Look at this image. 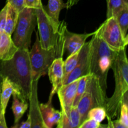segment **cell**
I'll return each mask as SVG.
<instances>
[{
  "label": "cell",
  "mask_w": 128,
  "mask_h": 128,
  "mask_svg": "<svg viewBox=\"0 0 128 128\" xmlns=\"http://www.w3.org/2000/svg\"><path fill=\"white\" fill-rule=\"evenodd\" d=\"M0 74L13 83L18 97L28 101L32 80L29 50L18 48L11 60L0 61Z\"/></svg>",
  "instance_id": "obj_1"
},
{
  "label": "cell",
  "mask_w": 128,
  "mask_h": 128,
  "mask_svg": "<svg viewBox=\"0 0 128 128\" xmlns=\"http://www.w3.org/2000/svg\"><path fill=\"white\" fill-rule=\"evenodd\" d=\"M38 30L41 46L44 49H56L64 56V32L67 24L64 21H56L50 16L46 6L35 9Z\"/></svg>",
  "instance_id": "obj_2"
},
{
  "label": "cell",
  "mask_w": 128,
  "mask_h": 128,
  "mask_svg": "<svg viewBox=\"0 0 128 128\" xmlns=\"http://www.w3.org/2000/svg\"><path fill=\"white\" fill-rule=\"evenodd\" d=\"M115 80V89L112 96L108 98L106 106L108 120L118 116L123 97L128 91V61L126 49L116 53L111 66Z\"/></svg>",
  "instance_id": "obj_3"
},
{
  "label": "cell",
  "mask_w": 128,
  "mask_h": 128,
  "mask_svg": "<svg viewBox=\"0 0 128 128\" xmlns=\"http://www.w3.org/2000/svg\"><path fill=\"white\" fill-rule=\"evenodd\" d=\"M91 40V73L97 78L101 88L106 93L108 74L117 52L109 48L96 30Z\"/></svg>",
  "instance_id": "obj_4"
},
{
  "label": "cell",
  "mask_w": 128,
  "mask_h": 128,
  "mask_svg": "<svg viewBox=\"0 0 128 128\" xmlns=\"http://www.w3.org/2000/svg\"><path fill=\"white\" fill-rule=\"evenodd\" d=\"M37 24L35 9L24 7L19 12L18 18L12 40L18 48L29 50L31 36Z\"/></svg>",
  "instance_id": "obj_5"
},
{
  "label": "cell",
  "mask_w": 128,
  "mask_h": 128,
  "mask_svg": "<svg viewBox=\"0 0 128 128\" xmlns=\"http://www.w3.org/2000/svg\"><path fill=\"white\" fill-rule=\"evenodd\" d=\"M107 100L106 93L101 88L98 80L92 74L86 91L76 106L80 112L81 124L88 118V113L92 108L102 107L106 109Z\"/></svg>",
  "instance_id": "obj_6"
},
{
  "label": "cell",
  "mask_w": 128,
  "mask_h": 128,
  "mask_svg": "<svg viewBox=\"0 0 128 128\" xmlns=\"http://www.w3.org/2000/svg\"><path fill=\"white\" fill-rule=\"evenodd\" d=\"M36 41L31 51H29L32 76L41 77L48 73L49 67L56 58L62 55L56 49H44L41 46L38 32L36 33Z\"/></svg>",
  "instance_id": "obj_7"
},
{
  "label": "cell",
  "mask_w": 128,
  "mask_h": 128,
  "mask_svg": "<svg viewBox=\"0 0 128 128\" xmlns=\"http://www.w3.org/2000/svg\"><path fill=\"white\" fill-rule=\"evenodd\" d=\"M98 34L109 46L116 52L126 49L128 39L124 36L114 16L108 18L96 30Z\"/></svg>",
  "instance_id": "obj_8"
},
{
  "label": "cell",
  "mask_w": 128,
  "mask_h": 128,
  "mask_svg": "<svg viewBox=\"0 0 128 128\" xmlns=\"http://www.w3.org/2000/svg\"><path fill=\"white\" fill-rule=\"evenodd\" d=\"M91 40H90L82 46L76 67L65 79L62 85L70 83L77 79L91 73Z\"/></svg>",
  "instance_id": "obj_9"
},
{
  "label": "cell",
  "mask_w": 128,
  "mask_h": 128,
  "mask_svg": "<svg viewBox=\"0 0 128 128\" xmlns=\"http://www.w3.org/2000/svg\"><path fill=\"white\" fill-rule=\"evenodd\" d=\"M40 78V76H32L31 92L28 100L30 108L28 117L31 120V128H47L41 116L38 96V86Z\"/></svg>",
  "instance_id": "obj_10"
},
{
  "label": "cell",
  "mask_w": 128,
  "mask_h": 128,
  "mask_svg": "<svg viewBox=\"0 0 128 128\" xmlns=\"http://www.w3.org/2000/svg\"><path fill=\"white\" fill-rule=\"evenodd\" d=\"M94 33L95 31L91 33H73L66 29L64 32L63 44L64 54V53H67L69 56L80 51L86 42V40L94 34Z\"/></svg>",
  "instance_id": "obj_11"
},
{
  "label": "cell",
  "mask_w": 128,
  "mask_h": 128,
  "mask_svg": "<svg viewBox=\"0 0 128 128\" xmlns=\"http://www.w3.org/2000/svg\"><path fill=\"white\" fill-rule=\"evenodd\" d=\"M63 58H56L53 60L48 70L47 74L52 85V90L50 94L51 96H54L63 84Z\"/></svg>",
  "instance_id": "obj_12"
},
{
  "label": "cell",
  "mask_w": 128,
  "mask_h": 128,
  "mask_svg": "<svg viewBox=\"0 0 128 128\" xmlns=\"http://www.w3.org/2000/svg\"><path fill=\"white\" fill-rule=\"evenodd\" d=\"M80 79H77L70 83L62 85L57 91L56 94L60 100L61 110H68L73 106Z\"/></svg>",
  "instance_id": "obj_13"
},
{
  "label": "cell",
  "mask_w": 128,
  "mask_h": 128,
  "mask_svg": "<svg viewBox=\"0 0 128 128\" xmlns=\"http://www.w3.org/2000/svg\"><path fill=\"white\" fill-rule=\"evenodd\" d=\"M61 118L57 123L58 128H76L81 124V118L76 106L61 110Z\"/></svg>",
  "instance_id": "obj_14"
},
{
  "label": "cell",
  "mask_w": 128,
  "mask_h": 128,
  "mask_svg": "<svg viewBox=\"0 0 128 128\" xmlns=\"http://www.w3.org/2000/svg\"><path fill=\"white\" fill-rule=\"evenodd\" d=\"M53 96L50 95L48 101L45 104H40L42 120L47 128H51L57 124L61 118V111L54 108L52 105Z\"/></svg>",
  "instance_id": "obj_15"
},
{
  "label": "cell",
  "mask_w": 128,
  "mask_h": 128,
  "mask_svg": "<svg viewBox=\"0 0 128 128\" xmlns=\"http://www.w3.org/2000/svg\"><path fill=\"white\" fill-rule=\"evenodd\" d=\"M18 50L11 36L4 31L0 32V61L11 60Z\"/></svg>",
  "instance_id": "obj_16"
},
{
  "label": "cell",
  "mask_w": 128,
  "mask_h": 128,
  "mask_svg": "<svg viewBox=\"0 0 128 128\" xmlns=\"http://www.w3.org/2000/svg\"><path fill=\"white\" fill-rule=\"evenodd\" d=\"M13 93L18 94L15 86L8 78L2 77L1 88V108L4 112H6L9 100Z\"/></svg>",
  "instance_id": "obj_17"
},
{
  "label": "cell",
  "mask_w": 128,
  "mask_h": 128,
  "mask_svg": "<svg viewBox=\"0 0 128 128\" xmlns=\"http://www.w3.org/2000/svg\"><path fill=\"white\" fill-rule=\"evenodd\" d=\"M12 95H13V100H12L11 110L14 117V125L12 126V128H15L19 124L20 120L23 116L24 114L27 111L28 104L26 100L21 99L17 96L16 94L13 93Z\"/></svg>",
  "instance_id": "obj_18"
},
{
  "label": "cell",
  "mask_w": 128,
  "mask_h": 128,
  "mask_svg": "<svg viewBox=\"0 0 128 128\" xmlns=\"http://www.w3.org/2000/svg\"><path fill=\"white\" fill-rule=\"evenodd\" d=\"M6 4H7V13H6V24H5L4 31L8 34L12 36V34L17 23L20 11H18L16 9L12 7L8 2Z\"/></svg>",
  "instance_id": "obj_19"
},
{
  "label": "cell",
  "mask_w": 128,
  "mask_h": 128,
  "mask_svg": "<svg viewBox=\"0 0 128 128\" xmlns=\"http://www.w3.org/2000/svg\"><path fill=\"white\" fill-rule=\"evenodd\" d=\"M66 8V3L62 0H48V3L46 6L48 13L56 21H60V14L61 10Z\"/></svg>",
  "instance_id": "obj_20"
},
{
  "label": "cell",
  "mask_w": 128,
  "mask_h": 128,
  "mask_svg": "<svg viewBox=\"0 0 128 128\" xmlns=\"http://www.w3.org/2000/svg\"><path fill=\"white\" fill-rule=\"evenodd\" d=\"M124 36L128 39V6H125L114 16Z\"/></svg>",
  "instance_id": "obj_21"
},
{
  "label": "cell",
  "mask_w": 128,
  "mask_h": 128,
  "mask_svg": "<svg viewBox=\"0 0 128 128\" xmlns=\"http://www.w3.org/2000/svg\"><path fill=\"white\" fill-rule=\"evenodd\" d=\"M80 51L72 53L71 54L69 55L68 56L66 61H64L63 64V70H64V75H63V82L65 79L67 78V76L71 73V71L74 69L78 62L79 58H80Z\"/></svg>",
  "instance_id": "obj_22"
},
{
  "label": "cell",
  "mask_w": 128,
  "mask_h": 128,
  "mask_svg": "<svg viewBox=\"0 0 128 128\" xmlns=\"http://www.w3.org/2000/svg\"><path fill=\"white\" fill-rule=\"evenodd\" d=\"M91 75H92V74L90 73L89 74L85 75V76L80 78V81H79L78 84L77 89H76V94L74 100L73 106H77L79 100H80L81 96L84 94L85 91H86L88 85L90 80L91 79Z\"/></svg>",
  "instance_id": "obj_23"
},
{
  "label": "cell",
  "mask_w": 128,
  "mask_h": 128,
  "mask_svg": "<svg viewBox=\"0 0 128 128\" xmlns=\"http://www.w3.org/2000/svg\"><path fill=\"white\" fill-rule=\"evenodd\" d=\"M125 6L122 0H107V18L114 16Z\"/></svg>",
  "instance_id": "obj_24"
},
{
  "label": "cell",
  "mask_w": 128,
  "mask_h": 128,
  "mask_svg": "<svg viewBox=\"0 0 128 128\" xmlns=\"http://www.w3.org/2000/svg\"><path fill=\"white\" fill-rule=\"evenodd\" d=\"M106 118V110L102 107L94 108L90 110L88 113V118L92 119L100 122H102L103 120H105Z\"/></svg>",
  "instance_id": "obj_25"
},
{
  "label": "cell",
  "mask_w": 128,
  "mask_h": 128,
  "mask_svg": "<svg viewBox=\"0 0 128 128\" xmlns=\"http://www.w3.org/2000/svg\"><path fill=\"white\" fill-rule=\"evenodd\" d=\"M120 121L125 128H128V103L122 102L120 107Z\"/></svg>",
  "instance_id": "obj_26"
},
{
  "label": "cell",
  "mask_w": 128,
  "mask_h": 128,
  "mask_svg": "<svg viewBox=\"0 0 128 128\" xmlns=\"http://www.w3.org/2000/svg\"><path fill=\"white\" fill-rule=\"evenodd\" d=\"M108 128L107 125H102L101 122H98L92 119L88 118L83 121L79 126V128Z\"/></svg>",
  "instance_id": "obj_27"
},
{
  "label": "cell",
  "mask_w": 128,
  "mask_h": 128,
  "mask_svg": "<svg viewBox=\"0 0 128 128\" xmlns=\"http://www.w3.org/2000/svg\"><path fill=\"white\" fill-rule=\"evenodd\" d=\"M6 13H7V4L0 11V32H2L4 30L5 24H6Z\"/></svg>",
  "instance_id": "obj_28"
},
{
  "label": "cell",
  "mask_w": 128,
  "mask_h": 128,
  "mask_svg": "<svg viewBox=\"0 0 128 128\" xmlns=\"http://www.w3.org/2000/svg\"><path fill=\"white\" fill-rule=\"evenodd\" d=\"M24 7L36 9L42 6L41 0H24Z\"/></svg>",
  "instance_id": "obj_29"
},
{
  "label": "cell",
  "mask_w": 128,
  "mask_h": 128,
  "mask_svg": "<svg viewBox=\"0 0 128 128\" xmlns=\"http://www.w3.org/2000/svg\"><path fill=\"white\" fill-rule=\"evenodd\" d=\"M7 2L18 11H20L24 8V0H7Z\"/></svg>",
  "instance_id": "obj_30"
},
{
  "label": "cell",
  "mask_w": 128,
  "mask_h": 128,
  "mask_svg": "<svg viewBox=\"0 0 128 128\" xmlns=\"http://www.w3.org/2000/svg\"><path fill=\"white\" fill-rule=\"evenodd\" d=\"M6 120H5V112L2 108L0 110V128H7Z\"/></svg>",
  "instance_id": "obj_31"
},
{
  "label": "cell",
  "mask_w": 128,
  "mask_h": 128,
  "mask_svg": "<svg viewBox=\"0 0 128 128\" xmlns=\"http://www.w3.org/2000/svg\"><path fill=\"white\" fill-rule=\"evenodd\" d=\"M15 128H31V121L30 118L28 117V119L25 121L19 123Z\"/></svg>",
  "instance_id": "obj_32"
},
{
  "label": "cell",
  "mask_w": 128,
  "mask_h": 128,
  "mask_svg": "<svg viewBox=\"0 0 128 128\" xmlns=\"http://www.w3.org/2000/svg\"><path fill=\"white\" fill-rule=\"evenodd\" d=\"M80 0H68L66 3V8L70 9L78 3Z\"/></svg>",
  "instance_id": "obj_33"
},
{
  "label": "cell",
  "mask_w": 128,
  "mask_h": 128,
  "mask_svg": "<svg viewBox=\"0 0 128 128\" xmlns=\"http://www.w3.org/2000/svg\"><path fill=\"white\" fill-rule=\"evenodd\" d=\"M2 77L0 74V110L1 109V83H2Z\"/></svg>",
  "instance_id": "obj_34"
},
{
  "label": "cell",
  "mask_w": 128,
  "mask_h": 128,
  "mask_svg": "<svg viewBox=\"0 0 128 128\" xmlns=\"http://www.w3.org/2000/svg\"><path fill=\"white\" fill-rule=\"evenodd\" d=\"M122 1H123V2L125 4L128 5V0H122Z\"/></svg>",
  "instance_id": "obj_35"
}]
</instances>
